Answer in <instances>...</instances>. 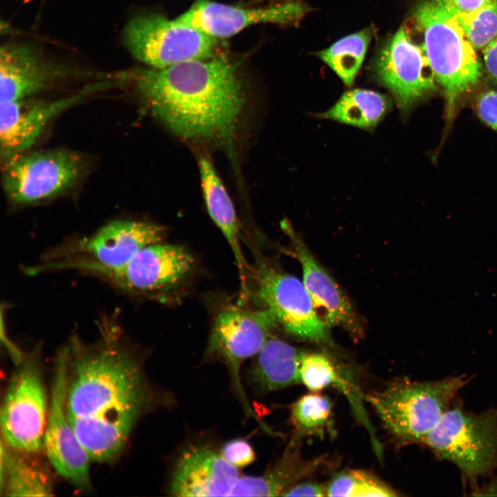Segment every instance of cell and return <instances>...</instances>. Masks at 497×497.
Instances as JSON below:
<instances>
[{
  "label": "cell",
  "instance_id": "1",
  "mask_svg": "<svg viewBox=\"0 0 497 497\" xmlns=\"http://www.w3.org/2000/svg\"><path fill=\"white\" fill-rule=\"evenodd\" d=\"M97 326L94 342L75 334L62 347L68 362L66 407L90 460L108 462L121 454L155 396L116 315H101Z\"/></svg>",
  "mask_w": 497,
  "mask_h": 497
},
{
  "label": "cell",
  "instance_id": "2",
  "mask_svg": "<svg viewBox=\"0 0 497 497\" xmlns=\"http://www.w3.org/2000/svg\"><path fill=\"white\" fill-rule=\"evenodd\" d=\"M135 84L153 114L186 139L225 142L246 96L237 65L221 55L138 71Z\"/></svg>",
  "mask_w": 497,
  "mask_h": 497
},
{
  "label": "cell",
  "instance_id": "3",
  "mask_svg": "<svg viewBox=\"0 0 497 497\" xmlns=\"http://www.w3.org/2000/svg\"><path fill=\"white\" fill-rule=\"evenodd\" d=\"M166 231L142 220H117L93 233L67 239L23 269L28 275L76 271L106 281L122 269L141 248L162 242Z\"/></svg>",
  "mask_w": 497,
  "mask_h": 497
},
{
  "label": "cell",
  "instance_id": "4",
  "mask_svg": "<svg viewBox=\"0 0 497 497\" xmlns=\"http://www.w3.org/2000/svg\"><path fill=\"white\" fill-rule=\"evenodd\" d=\"M411 18L437 82L443 89L447 122L464 93L479 81L482 64L447 0H420Z\"/></svg>",
  "mask_w": 497,
  "mask_h": 497
},
{
  "label": "cell",
  "instance_id": "5",
  "mask_svg": "<svg viewBox=\"0 0 497 497\" xmlns=\"http://www.w3.org/2000/svg\"><path fill=\"white\" fill-rule=\"evenodd\" d=\"M467 382L463 376L429 382L402 379L367 394L365 399L398 442L422 443Z\"/></svg>",
  "mask_w": 497,
  "mask_h": 497
},
{
  "label": "cell",
  "instance_id": "6",
  "mask_svg": "<svg viewBox=\"0 0 497 497\" xmlns=\"http://www.w3.org/2000/svg\"><path fill=\"white\" fill-rule=\"evenodd\" d=\"M422 443L474 482L497 462V409L471 413L449 407Z\"/></svg>",
  "mask_w": 497,
  "mask_h": 497
},
{
  "label": "cell",
  "instance_id": "7",
  "mask_svg": "<svg viewBox=\"0 0 497 497\" xmlns=\"http://www.w3.org/2000/svg\"><path fill=\"white\" fill-rule=\"evenodd\" d=\"M254 266L250 295L269 310L286 333L317 343L331 342L329 327L320 317L303 282L251 247Z\"/></svg>",
  "mask_w": 497,
  "mask_h": 497
},
{
  "label": "cell",
  "instance_id": "8",
  "mask_svg": "<svg viewBox=\"0 0 497 497\" xmlns=\"http://www.w3.org/2000/svg\"><path fill=\"white\" fill-rule=\"evenodd\" d=\"M278 325L266 309H250L230 302L222 303L213 317L204 359L226 365L239 398L254 416L241 384L240 367L257 354Z\"/></svg>",
  "mask_w": 497,
  "mask_h": 497
},
{
  "label": "cell",
  "instance_id": "9",
  "mask_svg": "<svg viewBox=\"0 0 497 497\" xmlns=\"http://www.w3.org/2000/svg\"><path fill=\"white\" fill-rule=\"evenodd\" d=\"M194 269L185 248L160 242L141 248L106 282L129 295L171 304L182 298Z\"/></svg>",
  "mask_w": 497,
  "mask_h": 497
},
{
  "label": "cell",
  "instance_id": "10",
  "mask_svg": "<svg viewBox=\"0 0 497 497\" xmlns=\"http://www.w3.org/2000/svg\"><path fill=\"white\" fill-rule=\"evenodd\" d=\"M124 41L128 50L150 68H164L216 55L217 39L159 13L141 14L128 22Z\"/></svg>",
  "mask_w": 497,
  "mask_h": 497
},
{
  "label": "cell",
  "instance_id": "11",
  "mask_svg": "<svg viewBox=\"0 0 497 497\" xmlns=\"http://www.w3.org/2000/svg\"><path fill=\"white\" fill-rule=\"evenodd\" d=\"M38 354H23L8 386L1 410L5 444L37 454L43 447L48 406Z\"/></svg>",
  "mask_w": 497,
  "mask_h": 497
},
{
  "label": "cell",
  "instance_id": "12",
  "mask_svg": "<svg viewBox=\"0 0 497 497\" xmlns=\"http://www.w3.org/2000/svg\"><path fill=\"white\" fill-rule=\"evenodd\" d=\"M4 162L3 189L16 206L57 197L72 188L84 170L82 157L66 149L26 151Z\"/></svg>",
  "mask_w": 497,
  "mask_h": 497
},
{
  "label": "cell",
  "instance_id": "13",
  "mask_svg": "<svg viewBox=\"0 0 497 497\" xmlns=\"http://www.w3.org/2000/svg\"><path fill=\"white\" fill-rule=\"evenodd\" d=\"M373 66L377 80L389 90L403 114L436 88L422 45L412 39L405 26L382 46Z\"/></svg>",
  "mask_w": 497,
  "mask_h": 497
},
{
  "label": "cell",
  "instance_id": "14",
  "mask_svg": "<svg viewBox=\"0 0 497 497\" xmlns=\"http://www.w3.org/2000/svg\"><path fill=\"white\" fill-rule=\"evenodd\" d=\"M309 10L302 0H276L251 6L196 0L175 19L218 39L257 23L296 25Z\"/></svg>",
  "mask_w": 497,
  "mask_h": 497
},
{
  "label": "cell",
  "instance_id": "15",
  "mask_svg": "<svg viewBox=\"0 0 497 497\" xmlns=\"http://www.w3.org/2000/svg\"><path fill=\"white\" fill-rule=\"evenodd\" d=\"M68 362L61 347L55 358L43 448L56 471L81 488L89 485L88 454L80 443L67 416L66 399Z\"/></svg>",
  "mask_w": 497,
  "mask_h": 497
},
{
  "label": "cell",
  "instance_id": "16",
  "mask_svg": "<svg viewBox=\"0 0 497 497\" xmlns=\"http://www.w3.org/2000/svg\"><path fill=\"white\" fill-rule=\"evenodd\" d=\"M95 88L50 101L28 99L1 102V156L4 162L30 148L56 117L83 100Z\"/></svg>",
  "mask_w": 497,
  "mask_h": 497
},
{
  "label": "cell",
  "instance_id": "17",
  "mask_svg": "<svg viewBox=\"0 0 497 497\" xmlns=\"http://www.w3.org/2000/svg\"><path fill=\"white\" fill-rule=\"evenodd\" d=\"M239 477L237 468L221 453L194 445L178 458L169 491L177 496H228Z\"/></svg>",
  "mask_w": 497,
  "mask_h": 497
},
{
  "label": "cell",
  "instance_id": "18",
  "mask_svg": "<svg viewBox=\"0 0 497 497\" xmlns=\"http://www.w3.org/2000/svg\"><path fill=\"white\" fill-rule=\"evenodd\" d=\"M0 55L1 102L28 99L48 88L63 74L26 44L3 46Z\"/></svg>",
  "mask_w": 497,
  "mask_h": 497
},
{
  "label": "cell",
  "instance_id": "19",
  "mask_svg": "<svg viewBox=\"0 0 497 497\" xmlns=\"http://www.w3.org/2000/svg\"><path fill=\"white\" fill-rule=\"evenodd\" d=\"M284 231L302 266V282L320 317L329 327L354 329L356 320L353 307L335 281L289 226H285Z\"/></svg>",
  "mask_w": 497,
  "mask_h": 497
},
{
  "label": "cell",
  "instance_id": "20",
  "mask_svg": "<svg viewBox=\"0 0 497 497\" xmlns=\"http://www.w3.org/2000/svg\"><path fill=\"white\" fill-rule=\"evenodd\" d=\"M199 166L207 210L233 252L240 280V301L245 302L250 293L251 266L242 249L239 222L233 204L212 164L206 158H201Z\"/></svg>",
  "mask_w": 497,
  "mask_h": 497
},
{
  "label": "cell",
  "instance_id": "21",
  "mask_svg": "<svg viewBox=\"0 0 497 497\" xmlns=\"http://www.w3.org/2000/svg\"><path fill=\"white\" fill-rule=\"evenodd\" d=\"M327 463L325 457L305 460L298 445L289 443L282 456L259 476L239 477L228 496H284Z\"/></svg>",
  "mask_w": 497,
  "mask_h": 497
},
{
  "label": "cell",
  "instance_id": "22",
  "mask_svg": "<svg viewBox=\"0 0 497 497\" xmlns=\"http://www.w3.org/2000/svg\"><path fill=\"white\" fill-rule=\"evenodd\" d=\"M301 354L292 345L273 335L256 355L249 371L251 384L258 391L266 393L300 383Z\"/></svg>",
  "mask_w": 497,
  "mask_h": 497
},
{
  "label": "cell",
  "instance_id": "23",
  "mask_svg": "<svg viewBox=\"0 0 497 497\" xmlns=\"http://www.w3.org/2000/svg\"><path fill=\"white\" fill-rule=\"evenodd\" d=\"M1 446V474L4 491L10 496H48L52 495L50 478L45 469L29 453Z\"/></svg>",
  "mask_w": 497,
  "mask_h": 497
},
{
  "label": "cell",
  "instance_id": "24",
  "mask_svg": "<svg viewBox=\"0 0 497 497\" xmlns=\"http://www.w3.org/2000/svg\"><path fill=\"white\" fill-rule=\"evenodd\" d=\"M391 106L389 96L357 88L345 92L330 109L317 116L370 130L375 128Z\"/></svg>",
  "mask_w": 497,
  "mask_h": 497
},
{
  "label": "cell",
  "instance_id": "25",
  "mask_svg": "<svg viewBox=\"0 0 497 497\" xmlns=\"http://www.w3.org/2000/svg\"><path fill=\"white\" fill-rule=\"evenodd\" d=\"M333 406L329 398L312 392L303 395L291 407L290 418L294 433L290 443L299 445L303 438H323L331 431Z\"/></svg>",
  "mask_w": 497,
  "mask_h": 497
},
{
  "label": "cell",
  "instance_id": "26",
  "mask_svg": "<svg viewBox=\"0 0 497 497\" xmlns=\"http://www.w3.org/2000/svg\"><path fill=\"white\" fill-rule=\"evenodd\" d=\"M373 35L371 28L346 36L318 56L348 86H351L362 64Z\"/></svg>",
  "mask_w": 497,
  "mask_h": 497
},
{
  "label": "cell",
  "instance_id": "27",
  "mask_svg": "<svg viewBox=\"0 0 497 497\" xmlns=\"http://www.w3.org/2000/svg\"><path fill=\"white\" fill-rule=\"evenodd\" d=\"M300 378L310 391L320 392L335 386L355 402L358 393L350 381L345 380L337 365L327 355L318 353H302L300 362Z\"/></svg>",
  "mask_w": 497,
  "mask_h": 497
},
{
  "label": "cell",
  "instance_id": "28",
  "mask_svg": "<svg viewBox=\"0 0 497 497\" xmlns=\"http://www.w3.org/2000/svg\"><path fill=\"white\" fill-rule=\"evenodd\" d=\"M328 496H397L396 491L376 476L361 469H347L327 485Z\"/></svg>",
  "mask_w": 497,
  "mask_h": 497
},
{
  "label": "cell",
  "instance_id": "29",
  "mask_svg": "<svg viewBox=\"0 0 497 497\" xmlns=\"http://www.w3.org/2000/svg\"><path fill=\"white\" fill-rule=\"evenodd\" d=\"M458 18L476 50H483L497 38V0H492L471 14Z\"/></svg>",
  "mask_w": 497,
  "mask_h": 497
},
{
  "label": "cell",
  "instance_id": "30",
  "mask_svg": "<svg viewBox=\"0 0 497 497\" xmlns=\"http://www.w3.org/2000/svg\"><path fill=\"white\" fill-rule=\"evenodd\" d=\"M220 453L229 463L237 469L251 464L255 459L253 447L242 438L227 441L223 445Z\"/></svg>",
  "mask_w": 497,
  "mask_h": 497
},
{
  "label": "cell",
  "instance_id": "31",
  "mask_svg": "<svg viewBox=\"0 0 497 497\" xmlns=\"http://www.w3.org/2000/svg\"><path fill=\"white\" fill-rule=\"evenodd\" d=\"M475 110L479 118L497 132V91L485 90L475 99Z\"/></svg>",
  "mask_w": 497,
  "mask_h": 497
},
{
  "label": "cell",
  "instance_id": "32",
  "mask_svg": "<svg viewBox=\"0 0 497 497\" xmlns=\"http://www.w3.org/2000/svg\"><path fill=\"white\" fill-rule=\"evenodd\" d=\"M327 485L318 482H300L293 486L284 496H325Z\"/></svg>",
  "mask_w": 497,
  "mask_h": 497
},
{
  "label": "cell",
  "instance_id": "33",
  "mask_svg": "<svg viewBox=\"0 0 497 497\" xmlns=\"http://www.w3.org/2000/svg\"><path fill=\"white\" fill-rule=\"evenodd\" d=\"M483 63L491 80L497 85V38L483 50Z\"/></svg>",
  "mask_w": 497,
  "mask_h": 497
},
{
  "label": "cell",
  "instance_id": "34",
  "mask_svg": "<svg viewBox=\"0 0 497 497\" xmlns=\"http://www.w3.org/2000/svg\"><path fill=\"white\" fill-rule=\"evenodd\" d=\"M458 17L471 14L492 0H447Z\"/></svg>",
  "mask_w": 497,
  "mask_h": 497
}]
</instances>
